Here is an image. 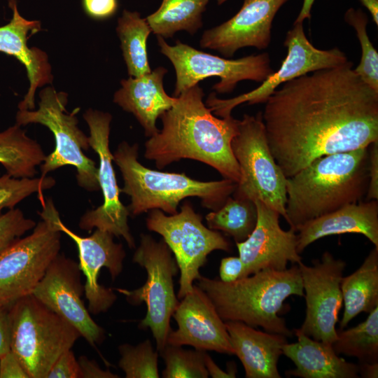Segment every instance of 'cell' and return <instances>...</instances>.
<instances>
[{
    "label": "cell",
    "mask_w": 378,
    "mask_h": 378,
    "mask_svg": "<svg viewBox=\"0 0 378 378\" xmlns=\"http://www.w3.org/2000/svg\"><path fill=\"white\" fill-rule=\"evenodd\" d=\"M351 62L283 83L262 113L271 153L289 178L314 160L378 141V92Z\"/></svg>",
    "instance_id": "obj_1"
},
{
    "label": "cell",
    "mask_w": 378,
    "mask_h": 378,
    "mask_svg": "<svg viewBox=\"0 0 378 378\" xmlns=\"http://www.w3.org/2000/svg\"><path fill=\"white\" fill-rule=\"evenodd\" d=\"M204 95L197 84L176 97L174 106L160 117L162 129L146 141L144 157L158 169L182 159L195 160L238 183L240 170L231 142L239 120L214 116Z\"/></svg>",
    "instance_id": "obj_2"
},
{
    "label": "cell",
    "mask_w": 378,
    "mask_h": 378,
    "mask_svg": "<svg viewBox=\"0 0 378 378\" xmlns=\"http://www.w3.org/2000/svg\"><path fill=\"white\" fill-rule=\"evenodd\" d=\"M369 183L368 147L318 158L286 178V220L306 223L363 200Z\"/></svg>",
    "instance_id": "obj_3"
},
{
    "label": "cell",
    "mask_w": 378,
    "mask_h": 378,
    "mask_svg": "<svg viewBox=\"0 0 378 378\" xmlns=\"http://www.w3.org/2000/svg\"><path fill=\"white\" fill-rule=\"evenodd\" d=\"M196 281L224 322L240 321L268 332L293 336L279 314L288 297L304 296L298 264L281 271L262 270L232 282L202 276Z\"/></svg>",
    "instance_id": "obj_4"
},
{
    "label": "cell",
    "mask_w": 378,
    "mask_h": 378,
    "mask_svg": "<svg viewBox=\"0 0 378 378\" xmlns=\"http://www.w3.org/2000/svg\"><path fill=\"white\" fill-rule=\"evenodd\" d=\"M139 146L121 142L113 153L124 181L120 189L130 197L127 206L130 215L137 216L153 209L164 214H176L180 202L187 197H197L203 206L218 209L234 192L237 183L230 179L200 181L185 173L153 170L138 160Z\"/></svg>",
    "instance_id": "obj_5"
},
{
    "label": "cell",
    "mask_w": 378,
    "mask_h": 378,
    "mask_svg": "<svg viewBox=\"0 0 378 378\" xmlns=\"http://www.w3.org/2000/svg\"><path fill=\"white\" fill-rule=\"evenodd\" d=\"M8 315L10 350L29 378H46L57 359L80 337L73 326L32 294L17 301Z\"/></svg>",
    "instance_id": "obj_6"
},
{
    "label": "cell",
    "mask_w": 378,
    "mask_h": 378,
    "mask_svg": "<svg viewBox=\"0 0 378 378\" xmlns=\"http://www.w3.org/2000/svg\"><path fill=\"white\" fill-rule=\"evenodd\" d=\"M39 97L37 110L18 111L16 124L21 126L39 123L46 126L54 135L55 148L40 165L41 177H46L51 171L62 167L71 165L76 169V179L80 187L88 191L100 190L98 167L83 153L90 146L88 136L78 127V109L67 113V94L57 92L52 87L43 89Z\"/></svg>",
    "instance_id": "obj_7"
},
{
    "label": "cell",
    "mask_w": 378,
    "mask_h": 378,
    "mask_svg": "<svg viewBox=\"0 0 378 378\" xmlns=\"http://www.w3.org/2000/svg\"><path fill=\"white\" fill-rule=\"evenodd\" d=\"M56 208L47 200L38 213L41 220L31 234L0 254V307L9 309L33 293L48 267L59 253L62 232L53 218Z\"/></svg>",
    "instance_id": "obj_8"
},
{
    "label": "cell",
    "mask_w": 378,
    "mask_h": 378,
    "mask_svg": "<svg viewBox=\"0 0 378 378\" xmlns=\"http://www.w3.org/2000/svg\"><path fill=\"white\" fill-rule=\"evenodd\" d=\"M231 148L241 174L232 196L260 200L286 219L287 178L268 146L262 112L244 115Z\"/></svg>",
    "instance_id": "obj_9"
},
{
    "label": "cell",
    "mask_w": 378,
    "mask_h": 378,
    "mask_svg": "<svg viewBox=\"0 0 378 378\" xmlns=\"http://www.w3.org/2000/svg\"><path fill=\"white\" fill-rule=\"evenodd\" d=\"M132 260L146 270V283L135 290L116 288V290L132 304H146V315L139 328L151 330L160 352L167 345V336L172 330L170 319L178 304L173 280L178 267L165 241L163 239L157 241L146 234H141L140 245Z\"/></svg>",
    "instance_id": "obj_10"
},
{
    "label": "cell",
    "mask_w": 378,
    "mask_h": 378,
    "mask_svg": "<svg viewBox=\"0 0 378 378\" xmlns=\"http://www.w3.org/2000/svg\"><path fill=\"white\" fill-rule=\"evenodd\" d=\"M146 226L150 231L160 234L174 253L181 273L179 299L192 290L209 253L231 249L230 242L219 232L204 225L202 216L188 200L183 202L180 211L173 215L167 216L160 209L150 210Z\"/></svg>",
    "instance_id": "obj_11"
},
{
    "label": "cell",
    "mask_w": 378,
    "mask_h": 378,
    "mask_svg": "<svg viewBox=\"0 0 378 378\" xmlns=\"http://www.w3.org/2000/svg\"><path fill=\"white\" fill-rule=\"evenodd\" d=\"M157 38L160 52L171 61L175 69L176 97L209 77L220 78L212 89L216 93L225 94L232 92L239 81L262 83L274 72L267 52L230 59L199 50L179 40L170 46L164 38L158 36Z\"/></svg>",
    "instance_id": "obj_12"
},
{
    "label": "cell",
    "mask_w": 378,
    "mask_h": 378,
    "mask_svg": "<svg viewBox=\"0 0 378 378\" xmlns=\"http://www.w3.org/2000/svg\"><path fill=\"white\" fill-rule=\"evenodd\" d=\"M284 46L288 53L281 67L274 71L255 90L237 97L222 99L216 92L208 96L205 104L214 115L220 118L231 115L237 106L247 102L249 105L265 103L276 88L288 80L322 69L340 66L348 62L345 54L337 48L320 50L307 38L302 22L293 24L286 34Z\"/></svg>",
    "instance_id": "obj_13"
},
{
    "label": "cell",
    "mask_w": 378,
    "mask_h": 378,
    "mask_svg": "<svg viewBox=\"0 0 378 378\" xmlns=\"http://www.w3.org/2000/svg\"><path fill=\"white\" fill-rule=\"evenodd\" d=\"M83 118L90 129V146L99 160L98 182L104 202L97 209L88 211L81 216L79 227L87 231L93 228L107 231L113 236L122 237L130 248H134V239L128 225L130 213L120 200V191L112 164L113 154L109 148L112 116L108 113L90 108L85 112Z\"/></svg>",
    "instance_id": "obj_14"
},
{
    "label": "cell",
    "mask_w": 378,
    "mask_h": 378,
    "mask_svg": "<svg viewBox=\"0 0 378 378\" xmlns=\"http://www.w3.org/2000/svg\"><path fill=\"white\" fill-rule=\"evenodd\" d=\"M306 301V316L300 328L304 334L328 345L337 337L336 323L343 304L341 281L346 262L328 251L312 266L298 264Z\"/></svg>",
    "instance_id": "obj_15"
},
{
    "label": "cell",
    "mask_w": 378,
    "mask_h": 378,
    "mask_svg": "<svg viewBox=\"0 0 378 378\" xmlns=\"http://www.w3.org/2000/svg\"><path fill=\"white\" fill-rule=\"evenodd\" d=\"M80 272L78 263L59 253L32 295L95 346L104 340V330L93 321L82 300L84 286L81 284Z\"/></svg>",
    "instance_id": "obj_16"
},
{
    "label": "cell",
    "mask_w": 378,
    "mask_h": 378,
    "mask_svg": "<svg viewBox=\"0 0 378 378\" xmlns=\"http://www.w3.org/2000/svg\"><path fill=\"white\" fill-rule=\"evenodd\" d=\"M53 218L58 230L71 238L77 246L78 266L85 276L84 292L89 312L94 315L106 312L117 298L111 288L99 284L98 277L103 267L108 269L113 281L121 273L125 257L122 245L113 241L111 233L99 229H95L89 237L79 236L62 223L57 209Z\"/></svg>",
    "instance_id": "obj_17"
},
{
    "label": "cell",
    "mask_w": 378,
    "mask_h": 378,
    "mask_svg": "<svg viewBox=\"0 0 378 378\" xmlns=\"http://www.w3.org/2000/svg\"><path fill=\"white\" fill-rule=\"evenodd\" d=\"M258 218L248 237L236 242L239 257L244 264L243 277L260 270H284L288 262L298 264L302 257L297 251V232L284 230L279 225L280 214L260 200H255Z\"/></svg>",
    "instance_id": "obj_18"
},
{
    "label": "cell",
    "mask_w": 378,
    "mask_h": 378,
    "mask_svg": "<svg viewBox=\"0 0 378 378\" xmlns=\"http://www.w3.org/2000/svg\"><path fill=\"white\" fill-rule=\"evenodd\" d=\"M288 0H244L240 10L230 19L206 30L200 41L203 48L216 50L231 57L241 48L268 47L271 27L279 8Z\"/></svg>",
    "instance_id": "obj_19"
},
{
    "label": "cell",
    "mask_w": 378,
    "mask_h": 378,
    "mask_svg": "<svg viewBox=\"0 0 378 378\" xmlns=\"http://www.w3.org/2000/svg\"><path fill=\"white\" fill-rule=\"evenodd\" d=\"M181 300L172 315L178 328L169 332L167 344L234 354L225 322L206 293L193 285Z\"/></svg>",
    "instance_id": "obj_20"
},
{
    "label": "cell",
    "mask_w": 378,
    "mask_h": 378,
    "mask_svg": "<svg viewBox=\"0 0 378 378\" xmlns=\"http://www.w3.org/2000/svg\"><path fill=\"white\" fill-rule=\"evenodd\" d=\"M8 6L13 16L9 23L0 27V52L15 57L26 68L29 88L18 108L34 110L36 89L52 81L51 66L45 52L27 46L29 36L41 30L40 22L24 18L18 11L16 0H8Z\"/></svg>",
    "instance_id": "obj_21"
},
{
    "label": "cell",
    "mask_w": 378,
    "mask_h": 378,
    "mask_svg": "<svg viewBox=\"0 0 378 378\" xmlns=\"http://www.w3.org/2000/svg\"><path fill=\"white\" fill-rule=\"evenodd\" d=\"M167 72L164 67L159 66L142 76L123 79L113 96L115 104L135 116L148 137L159 132L158 118L176 101V97H170L164 91L163 78Z\"/></svg>",
    "instance_id": "obj_22"
},
{
    "label": "cell",
    "mask_w": 378,
    "mask_h": 378,
    "mask_svg": "<svg viewBox=\"0 0 378 378\" xmlns=\"http://www.w3.org/2000/svg\"><path fill=\"white\" fill-rule=\"evenodd\" d=\"M297 232L298 253L322 237L345 233L361 234L378 247V201L347 204L306 223Z\"/></svg>",
    "instance_id": "obj_23"
},
{
    "label": "cell",
    "mask_w": 378,
    "mask_h": 378,
    "mask_svg": "<svg viewBox=\"0 0 378 378\" xmlns=\"http://www.w3.org/2000/svg\"><path fill=\"white\" fill-rule=\"evenodd\" d=\"M230 343L246 378H280L277 363L286 337L257 330L240 321H225Z\"/></svg>",
    "instance_id": "obj_24"
},
{
    "label": "cell",
    "mask_w": 378,
    "mask_h": 378,
    "mask_svg": "<svg viewBox=\"0 0 378 378\" xmlns=\"http://www.w3.org/2000/svg\"><path fill=\"white\" fill-rule=\"evenodd\" d=\"M298 341L286 343L283 354L295 368L285 372L302 378H357L358 366L340 357L331 345L312 339L299 328L294 330Z\"/></svg>",
    "instance_id": "obj_25"
},
{
    "label": "cell",
    "mask_w": 378,
    "mask_h": 378,
    "mask_svg": "<svg viewBox=\"0 0 378 378\" xmlns=\"http://www.w3.org/2000/svg\"><path fill=\"white\" fill-rule=\"evenodd\" d=\"M341 290L344 312L340 329L361 312L370 313L378 307V247L370 251L360 267L343 277Z\"/></svg>",
    "instance_id": "obj_26"
},
{
    "label": "cell",
    "mask_w": 378,
    "mask_h": 378,
    "mask_svg": "<svg viewBox=\"0 0 378 378\" xmlns=\"http://www.w3.org/2000/svg\"><path fill=\"white\" fill-rule=\"evenodd\" d=\"M46 155L41 146L29 138L20 125L15 124L0 132V164L6 174L17 178H33L36 167Z\"/></svg>",
    "instance_id": "obj_27"
},
{
    "label": "cell",
    "mask_w": 378,
    "mask_h": 378,
    "mask_svg": "<svg viewBox=\"0 0 378 378\" xmlns=\"http://www.w3.org/2000/svg\"><path fill=\"white\" fill-rule=\"evenodd\" d=\"M210 0H162L146 19L152 32L164 38L186 31L193 35L202 27V15Z\"/></svg>",
    "instance_id": "obj_28"
},
{
    "label": "cell",
    "mask_w": 378,
    "mask_h": 378,
    "mask_svg": "<svg viewBox=\"0 0 378 378\" xmlns=\"http://www.w3.org/2000/svg\"><path fill=\"white\" fill-rule=\"evenodd\" d=\"M116 31L130 76L140 77L151 71L147 55V39L152 32L146 19L138 12L124 10Z\"/></svg>",
    "instance_id": "obj_29"
},
{
    "label": "cell",
    "mask_w": 378,
    "mask_h": 378,
    "mask_svg": "<svg viewBox=\"0 0 378 378\" xmlns=\"http://www.w3.org/2000/svg\"><path fill=\"white\" fill-rule=\"evenodd\" d=\"M257 218L254 202L232 195L218 209L206 216L209 229L225 232L235 242H242L248 237L255 227Z\"/></svg>",
    "instance_id": "obj_30"
},
{
    "label": "cell",
    "mask_w": 378,
    "mask_h": 378,
    "mask_svg": "<svg viewBox=\"0 0 378 378\" xmlns=\"http://www.w3.org/2000/svg\"><path fill=\"white\" fill-rule=\"evenodd\" d=\"M337 337L332 346L335 352L357 358L360 362L378 360V307L355 327L337 330Z\"/></svg>",
    "instance_id": "obj_31"
},
{
    "label": "cell",
    "mask_w": 378,
    "mask_h": 378,
    "mask_svg": "<svg viewBox=\"0 0 378 378\" xmlns=\"http://www.w3.org/2000/svg\"><path fill=\"white\" fill-rule=\"evenodd\" d=\"M344 18L355 29L362 50L360 62L354 71L365 84L378 92V53L367 34L368 16L360 9L349 8Z\"/></svg>",
    "instance_id": "obj_32"
},
{
    "label": "cell",
    "mask_w": 378,
    "mask_h": 378,
    "mask_svg": "<svg viewBox=\"0 0 378 378\" xmlns=\"http://www.w3.org/2000/svg\"><path fill=\"white\" fill-rule=\"evenodd\" d=\"M165 363L164 378H207L204 364L205 351L186 350L179 346L167 344L160 351Z\"/></svg>",
    "instance_id": "obj_33"
},
{
    "label": "cell",
    "mask_w": 378,
    "mask_h": 378,
    "mask_svg": "<svg viewBox=\"0 0 378 378\" xmlns=\"http://www.w3.org/2000/svg\"><path fill=\"white\" fill-rule=\"evenodd\" d=\"M119 367L127 378H158V353L149 340L132 346L124 344L118 347Z\"/></svg>",
    "instance_id": "obj_34"
},
{
    "label": "cell",
    "mask_w": 378,
    "mask_h": 378,
    "mask_svg": "<svg viewBox=\"0 0 378 378\" xmlns=\"http://www.w3.org/2000/svg\"><path fill=\"white\" fill-rule=\"evenodd\" d=\"M55 184L51 176L39 178H13L6 173L0 176V211L13 209L16 204L34 193H37L43 205L45 202L43 191Z\"/></svg>",
    "instance_id": "obj_35"
},
{
    "label": "cell",
    "mask_w": 378,
    "mask_h": 378,
    "mask_svg": "<svg viewBox=\"0 0 378 378\" xmlns=\"http://www.w3.org/2000/svg\"><path fill=\"white\" fill-rule=\"evenodd\" d=\"M36 223L24 216L20 209H10L0 216V254L4 252Z\"/></svg>",
    "instance_id": "obj_36"
},
{
    "label": "cell",
    "mask_w": 378,
    "mask_h": 378,
    "mask_svg": "<svg viewBox=\"0 0 378 378\" xmlns=\"http://www.w3.org/2000/svg\"><path fill=\"white\" fill-rule=\"evenodd\" d=\"M46 378H80L78 361L71 349L60 355L50 368Z\"/></svg>",
    "instance_id": "obj_37"
},
{
    "label": "cell",
    "mask_w": 378,
    "mask_h": 378,
    "mask_svg": "<svg viewBox=\"0 0 378 378\" xmlns=\"http://www.w3.org/2000/svg\"><path fill=\"white\" fill-rule=\"evenodd\" d=\"M86 14L96 20H105L112 17L117 11L118 0H82Z\"/></svg>",
    "instance_id": "obj_38"
},
{
    "label": "cell",
    "mask_w": 378,
    "mask_h": 378,
    "mask_svg": "<svg viewBox=\"0 0 378 378\" xmlns=\"http://www.w3.org/2000/svg\"><path fill=\"white\" fill-rule=\"evenodd\" d=\"M368 177L365 200H378V141L368 147Z\"/></svg>",
    "instance_id": "obj_39"
},
{
    "label": "cell",
    "mask_w": 378,
    "mask_h": 378,
    "mask_svg": "<svg viewBox=\"0 0 378 378\" xmlns=\"http://www.w3.org/2000/svg\"><path fill=\"white\" fill-rule=\"evenodd\" d=\"M0 378H29L20 360L11 350L0 356Z\"/></svg>",
    "instance_id": "obj_40"
},
{
    "label": "cell",
    "mask_w": 378,
    "mask_h": 378,
    "mask_svg": "<svg viewBox=\"0 0 378 378\" xmlns=\"http://www.w3.org/2000/svg\"><path fill=\"white\" fill-rule=\"evenodd\" d=\"M244 270V264L239 257L224 258L220 264V279L224 282L234 281L243 277Z\"/></svg>",
    "instance_id": "obj_41"
},
{
    "label": "cell",
    "mask_w": 378,
    "mask_h": 378,
    "mask_svg": "<svg viewBox=\"0 0 378 378\" xmlns=\"http://www.w3.org/2000/svg\"><path fill=\"white\" fill-rule=\"evenodd\" d=\"M80 378H116L118 377L108 370H102L94 360H90L85 356H80L78 360Z\"/></svg>",
    "instance_id": "obj_42"
},
{
    "label": "cell",
    "mask_w": 378,
    "mask_h": 378,
    "mask_svg": "<svg viewBox=\"0 0 378 378\" xmlns=\"http://www.w3.org/2000/svg\"><path fill=\"white\" fill-rule=\"evenodd\" d=\"M10 350V331L8 310L0 307V356Z\"/></svg>",
    "instance_id": "obj_43"
},
{
    "label": "cell",
    "mask_w": 378,
    "mask_h": 378,
    "mask_svg": "<svg viewBox=\"0 0 378 378\" xmlns=\"http://www.w3.org/2000/svg\"><path fill=\"white\" fill-rule=\"evenodd\" d=\"M204 364L209 375L213 378H234L236 377L237 368L234 363L227 364V372L220 369L212 360V358L205 352Z\"/></svg>",
    "instance_id": "obj_44"
},
{
    "label": "cell",
    "mask_w": 378,
    "mask_h": 378,
    "mask_svg": "<svg viewBox=\"0 0 378 378\" xmlns=\"http://www.w3.org/2000/svg\"><path fill=\"white\" fill-rule=\"evenodd\" d=\"M358 366L359 377L364 378L378 377V363L377 362H360Z\"/></svg>",
    "instance_id": "obj_45"
},
{
    "label": "cell",
    "mask_w": 378,
    "mask_h": 378,
    "mask_svg": "<svg viewBox=\"0 0 378 378\" xmlns=\"http://www.w3.org/2000/svg\"><path fill=\"white\" fill-rule=\"evenodd\" d=\"M315 0H303V4L300 12L294 23L303 22V21L311 18V9Z\"/></svg>",
    "instance_id": "obj_46"
},
{
    "label": "cell",
    "mask_w": 378,
    "mask_h": 378,
    "mask_svg": "<svg viewBox=\"0 0 378 378\" xmlns=\"http://www.w3.org/2000/svg\"><path fill=\"white\" fill-rule=\"evenodd\" d=\"M368 10L376 25H378V0H360Z\"/></svg>",
    "instance_id": "obj_47"
},
{
    "label": "cell",
    "mask_w": 378,
    "mask_h": 378,
    "mask_svg": "<svg viewBox=\"0 0 378 378\" xmlns=\"http://www.w3.org/2000/svg\"><path fill=\"white\" fill-rule=\"evenodd\" d=\"M218 5H220L223 3H225L227 0H216Z\"/></svg>",
    "instance_id": "obj_48"
}]
</instances>
